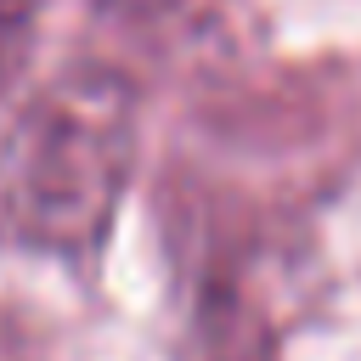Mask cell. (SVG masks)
Segmentation results:
<instances>
[{"label": "cell", "mask_w": 361, "mask_h": 361, "mask_svg": "<svg viewBox=\"0 0 361 361\" xmlns=\"http://www.w3.org/2000/svg\"><path fill=\"white\" fill-rule=\"evenodd\" d=\"M17 11H23V0H0V34L11 28V17H17Z\"/></svg>", "instance_id": "1"}]
</instances>
